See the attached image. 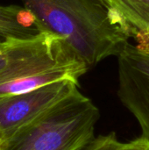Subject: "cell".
<instances>
[{
    "instance_id": "3957f363",
    "label": "cell",
    "mask_w": 149,
    "mask_h": 150,
    "mask_svg": "<svg viewBox=\"0 0 149 150\" xmlns=\"http://www.w3.org/2000/svg\"><path fill=\"white\" fill-rule=\"evenodd\" d=\"M89 69L63 38L43 32L24 40L0 71V99L61 80L78 82Z\"/></svg>"
},
{
    "instance_id": "9c48e42d",
    "label": "cell",
    "mask_w": 149,
    "mask_h": 150,
    "mask_svg": "<svg viewBox=\"0 0 149 150\" xmlns=\"http://www.w3.org/2000/svg\"><path fill=\"white\" fill-rule=\"evenodd\" d=\"M26 40V39H25ZM24 40L7 39L0 40V71L9 63L11 57L17 53Z\"/></svg>"
},
{
    "instance_id": "8fae6325",
    "label": "cell",
    "mask_w": 149,
    "mask_h": 150,
    "mask_svg": "<svg viewBox=\"0 0 149 150\" xmlns=\"http://www.w3.org/2000/svg\"><path fill=\"white\" fill-rule=\"evenodd\" d=\"M136 41L135 47L141 52L149 54V30L138 32L134 35Z\"/></svg>"
},
{
    "instance_id": "7c38bea8",
    "label": "cell",
    "mask_w": 149,
    "mask_h": 150,
    "mask_svg": "<svg viewBox=\"0 0 149 150\" xmlns=\"http://www.w3.org/2000/svg\"><path fill=\"white\" fill-rule=\"evenodd\" d=\"M0 145H1V142H0Z\"/></svg>"
},
{
    "instance_id": "6da1fadb",
    "label": "cell",
    "mask_w": 149,
    "mask_h": 150,
    "mask_svg": "<svg viewBox=\"0 0 149 150\" xmlns=\"http://www.w3.org/2000/svg\"><path fill=\"white\" fill-rule=\"evenodd\" d=\"M44 32L63 38L89 69L118 56L135 32L102 0H22Z\"/></svg>"
},
{
    "instance_id": "30bf717a",
    "label": "cell",
    "mask_w": 149,
    "mask_h": 150,
    "mask_svg": "<svg viewBox=\"0 0 149 150\" xmlns=\"http://www.w3.org/2000/svg\"><path fill=\"white\" fill-rule=\"evenodd\" d=\"M117 150H149V142L141 137L127 143H121Z\"/></svg>"
},
{
    "instance_id": "8992f818",
    "label": "cell",
    "mask_w": 149,
    "mask_h": 150,
    "mask_svg": "<svg viewBox=\"0 0 149 150\" xmlns=\"http://www.w3.org/2000/svg\"><path fill=\"white\" fill-rule=\"evenodd\" d=\"M34 15L25 6L0 5V40L30 39L43 33Z\"/></svg>"
},
{
    "instance_id": "7a4b0ae2",
    "label": "cell",
    "mask_w": 149,
    "mask_h": 150,
    "mask_svg": "<svg viewBox=\"0 0 149 150\" xmlns=\"http://www.w3.org/2000/svg\"><path fill=\"white\" fill-rule=\"evenodd\" d=\"M99 117L77 89L2 142L0 150H80L95 138Z\"/></svg>"
},
{
    "instance_id": "277c9868",
    "label": "cell",
    "mask_w": 149,
    "mask_h": 150,
    "mask_svg": "<svg viewBox=\"0 0 149 150\" xmlns=\"http://www.w3.org/2000/svg\"><path fill=\"white\" fill-rule=\"evenodd\" d=\"M77 89L78 82L66 79L1 98L0 142Z\"/></svg>"
},
{
    "instance_id": "52a82bcc",
    "label": "cell",
    "mask_w": 149,
    "mask_h": 150,
    "mask_svg": "<svg viewBox=\"0 0 149 150\" xmlns=\"http://www.w3.org/2000/svg\"><path fill=\"white\" fill-rule=\"evenodd\" d=\"M121 15L134 30H149V0H102Z\"/></svg>"
},
{
    "instance_id": "ba28073f",
    "label": "cell",
    "mask_w": 149,
    "mask_h": 150,
    "mask_svg": "<svg viewBox=\"0 0 149 150\" xmlns=\"http://www.w3.org/2000/svg\"><path fill=\"white\" fill-rule=\"evenodd\" d=\"M120 144L121 143L117 140L115 133H111L107 135L94 138L80 150H117Z\"/></svg>"
},
{
    "instance_id": "5b68a950",
    "label": "cell",
    "mask_w": 149,
    "mask_h": 150,
    "mask_svg": "<svg viewBox=\"0 0 149 150\" xmlns=\"http://www.w3.org/2000/svg\"><path fill=\"white\" fill-rule=\"evenodd\" d=\"M118 95L149 142V54L128 43L118 55Z\"/></svg>"
}]
</instances>
